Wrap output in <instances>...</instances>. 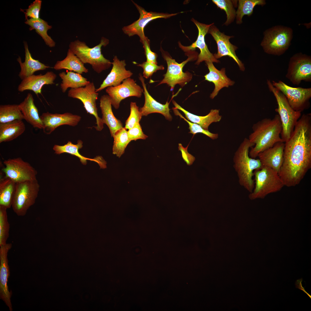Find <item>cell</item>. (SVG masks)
Returning a JSON list of instances; mask_svg holds the SVG:
<instances>
[{"label": "cell", "mask_w": 311, "mask_h": 311, "mask_svg": "<svg viewBox=\"0 0 311 311\" xmlns=\"http://www.w3.org/2000/svg\"><path fill=\"white\" fill-rule=\"evenodd\" d=\"M39 188L37 179L16 183L12 207L17 216H24L35 204Z\"/></svg>", "instance_id": "52a82bcc"}, {"label": "cell", "mask_w": 311, "mask_h": 311, "mask_svg": "<svg viewBox=\"0 0 311 311\" xmlns=\"http://www.w3.org/2000/svg\"><path fill=\"white\" fill-rule=\"evenodd\" d=\"M187 148H184L183 147H179V150H180L181 152L182 157L187 165L190 166L192 165L195 160V158L191 154H189L187 151Z\"/></svg>", "instance_id": "bcb514c9"}, {"label": "cell", "mask_w": 311, "mask_h": 311, "mask_svg": "<svg viewBox=\"0 0 311 311\" xmlns=\"http://www.w3.org/2000/svg\"><path fill=\"white\" fill-rule=\"evenodd\" d=\"M272 83L285 96L294 110L301 112L309 107L311 97V88L293 87L280 80L278 82L272 81Z\"/></svg>", "instance_id": "8fae6325"}, {"label": "cell", "mask_w": 311, "mask_h": 311, "mask_svg": "<svg viewBox=\"0 0 311 311\" xmlns=\"http://www.w3.org/2000/svg\"><path fill=\"white\" fill-rule=\"evenodd\" d=\"M19 105L24 119L34 128L43 129V125L38 109L34 104L32 95L28 93L24 100Z\"/></svg>", "instance_id": "4316f807"}, {"label": "cell", "mask_w": 311, "mask_h": 311, "mask_svg": "<svg viewBox=\"0 0 311 311\" xmlns=\"http://www.w3.org/2000/svg\"><path fill=\"white\" fill-rule=\"evenodd\" d=\"M311 168V114H304L285 142L283 161L278 175L284 186H295Z\"/></svg>", "instance_id": "6da1fadb"}, {"label": "cell", "mask_w": 311, "mask_h": 311, "mask_svg": "<svg viewBox=\"0 0 311 311\" xmlns=\"http://www.w3.org/2000/svg\"><path fill=\"white\" fill-rule=\"evenodd\" d=\"M139 79L141 81L144 90L145 103L143 106L139 109L142 116H146L153 113H158L164 115L166 119L169 121L172 119L170 113L169 103L167 101L165 104L157 102L149 94L146 88L145 79L141 73L139 74Z\"/></svg>", "instance_id": "44dd1931"}, {"label": "cell", "mask_w": 311, "mask_h": 311, "mask_svg": "<svg viewBox=\"0 0 311 311\" xmlns=\"http://www.w3.org/2000/svg\"><path fill=\"white\" fill-rule=\"evenodd\" d=\"M109 40L102 37L100 43L90 48L84 41L78 39L71 42L69 49L84 63L90 65L93 70L98 73L109 68L112 62L104 57L101 53V48L107 45Z\"/></svg>", "instance_id": "277c9868"}, {"label": "cell", "mask_w": 311, "mask_h": 311, "mask_svg": "<svg viewBox=\"0 0 311 311\" xmlns=\"http://www.w3.org/2000/svg\"><path fill=\"white\" fill-rule=\"evenodd\" d=\"M254 145L248 138H245L234 153L233 158V166L236 172L240 185L250 193L255 185L252 178L254 170L261 168L259 159L251 158L249 149Z\"/></svg>", "instance_id": "3957f363"}, {"label": "cell", "mask_w": 311, "mask_h": 311, "mask_svg": "<svg viewBox=\"0 0 311 311\" xmlns=\"http://www.w3.org/2000/svg\"><path fill=\"white\" fill-rule=\"evenodd\" d=\"M12 246L11 243H6L0 248V297L10 311L12 310L11 301L12 293L9 291L7 285L10 273L7 255Z\"/></svg>", "instance_id": "d6986e66"}, {"label": "cell", "mask_w": 311, "mask_h": 311, "mask_svg": "<svg viewBox=\"0 0 311 311\" xmlns=\"http://www.w3.org/2000/svg\"><path fill=\"white\" fill-rule=\"evenodd\" d=\"M24 45L25 53L24 62H22L21 58L20 56L17 59L21 68L18 76L22 80L33 75L35 72L52 68L32 58L26 42H24Z\"/></svg>", "instance_id": "83f0119b"}, {"label": "cell", "mask_w": 311, "mask_h": 311, "mask_svg": "<svg viewBox=\"0 0 311 311\" xmlns=\"http://www.w3.org/2000/svg\"><path fill=\"white\" fill-rule=\"evenodd\" d=\"M41 2L42 1L41 0H35L29 6L27 9L22 10L20 9V11L24 14L26 20L28 17L30 18H39V13Z\"/></svg>", "instance_id": "7bdbcfd3"}, {"label": "cell", "mask_w": 311, "mask_h": 311, "mask_svg": "<svg viewBox=\"0 0 311 311\" xmlns=\"http://www.w3.org/2000/svg\"><path fill=\"white\" fill-rule=\"evenodd\" d=\"M2 170L5 176L16 183L37 179V172L29 162L20 157L4 160Z\"/></svg>", "instance_id": "7c38bea8"}, {"label": "cell", "mask_w": 311, "mask_h": 311, "mask_svg": "<svg viewBox=\"0 0 311 311\" xmlns=\"http://www.w3.org/2000/svg\"><path fill=\"white\" fill-rule=\"evenodd\" d=\"M128 138L131 141H136L138 139H145L148 136L142 131L139 123L127 131Z\"/></svg>", "instance_id": "ee69618b"}, {"label": "cell", "mask_w": 311, "mask_h": 311, "mask_svg": "<svg viewBox=\"0 0 311 311\" xmlns=\"http://www.w3.org/2000/svg\"><path fill=\"white\" fill-rule=\"evenodd\" d=\"M286 77L294 85H299L302 81H311V58L300 53L290 59Z\"/></svg>", "instance_id": "4fadbf2b"}, {"label": "cell", "mask_w": 311, "mask_h": 311, "mask_svg": "<svg viewBox=\"0 0 311 311\" xmlns=\"http://www.w3.org/2000/svg\"><path fill=\"white\" fill-rule=\"evenodd\" d=\"M284 147L285 142H278L259 153L257 157L261 167L270 168L278 173L283 161Z\"/></svg>", "instance_id": "7402d4cb"}, {"label": "cell", "mask_w": 311, "mask_h": 311, "mask_svg": "<svg viewBox=\"0 0 311 311\" xmlns=\"http://www.w3.org/2000/svg\"><path fill=\"white\" fill-rule=\"evenodd\" d=\"M57 75L52 71H48L42 75H33L22 80L18 86V90L20 92L29 90L33 91L37 95L41 93L43 86L54 84Z\"/></svg>", "instance_id": "603a6c76"}, {"label": "cell", "mask_w": 311, "mask_h": 311, "mask_svg": "<svg viewBox=\"0 0 311 311\" xmlns=\"http://www.w3.org/2000/svg\"><path fill=\"white\" fill-rule=\"evenodd\" d=\"M100 100V106L102 114L101 118L102 122L108 127L111 136L113 137L117 131L123 127L122 123L115 117L113 113L111 100L109 96L104 95L101 96Z\"/></svg>", "instance_id": "484cf974"}, {"label": "cell", "mask_w": 311, "mask_h": 311, "mask_svg": "<svg viewBox=\"0 0 311 311\" xmlns=\"http://www.w3.org/2000/svg\"><path fill=\"white\" fill-rule=\"evenodd\" d=\"M267 84L270 91L274 94L278 105L275 111L278 113L282 126L281 137L284 142L290 138L295 126L301 115V112L294 110L285 96L274 86L270 80Z\"/></svg>", "instance_id": "5b68a950"}, {"label": "cell", "mask_w": 311, "mask_h": 311, "mask_svg": "<svg viewBox=\"0 0 311 311\" xmlns=\"http://www.w3.org/2000/svg\"><path fill=\"white\" fill-rule=\"evenodd\" d=\"M7 209L5 207L0 205V246L7 243L9 236L10 226Z\"/></svg>", "instance_id": "f35d334b"}, {"label": "cell", "mask_w": 311, "mask_h": 311, "mask_svg": "<svg viewBox=\"0 0 311 311\" xmlns=\"http://www.w3.org/2000/svg\"><path fill=\"white\" fill-rule=\"evenodd\" d=\"M24 119L19 104L0 105V124Z\"/></svg>", "instance_id": "e575fe53"}, {"label": "cell", "mask_w": 311, "mask_h": 311, "mask_svg": "<svg viewBox=\"0 0 311 311\" xmlns=\"http://www.w3.org/2000/svg\"><path fill=\"white\" fill-rule=\"evenodd\" d=\"M132 2L140 14L139 18L131 24L124 26L122 28V30L125 34L129 37L135 35H138L140 38L141 42L146 37L144 33V29L149 22L158 18H167L178 14H169L152 12H148L133 1Z\"/></svg>", "instance_id": "9a60e30c"}, {"label": "cell", "mask_w": 311, "mask_h": 311, "mask_svg": "<svg viewBox=\"0 0 311 311\" xmlns=\"http://www.w3.org/2000/svg\"><path fill=\"white\" fill-rule=\"evenodd\" d=\"M25 130V125L22 120L0 124V143L13 140L21 135Z\"/></svg>", "instance_id": "f546056e"}, {"label": "cell", "mask_w": 311, "mask_h": 311, "mask_svg": "<svg viewBox=\"0 0 311 311\" xmlns=\"http://www.w3.org/2000/svg\"><path fill=\"white\" fill-rule=\"evenodd\" d=\"M137 64V66L141 67L143 70V77L146 79L151 77L153 74L159 70H163L164 67L162 65H158L153 62H144L141 64Z\"/></svg>", "instance_id": "b9f144b4"}, {"label": "cell", "mask_w": 311, "mask_h": 311, "mask_svg": "<svg viewBox=\"0 0 311 311\" xmlns=\"http://www.w3.org/2000/svg\"><path fill=\"white\" fill-rule=\"evenodd\" d=\"M144 49L145 53L147 58V61L151 62L157 64V54L152 51L150 47V41L148 38L145 37L141 42Z\"/></svg>", "instance_id": "f6af8a7d"}, {"label": "cell", "mask_w": 311, "mask_h": 311, "mask_svg": "<svg viewBox=\"0 0 311 311\" xmlns=\"http://www.w3.org/2000/svg\"><path fill=\"white\" fill-rule=\"evenodd\" d=\"M113 137V153L120 158L124 153L125 148L131 141L128 138L127 131L125 127L117 131Z\"/></svg>", "instance_id": "d590c367"}, {"label": "cell", "mask_w": 311, "mask_h": 311, "mask_svg": "<svg viewBox=\"0 0 311 311\" xmlns=\"http://www.w3.org/2000/svg\"><path fill=\"white\" fill-rule=\"evenodd\" d=\"M160 50L163 57L166 61L167 69L166 73L163 75V79L158 85L166 84L170 87L171 91L173 90L175 86L177 84L183 87L191 80L192 75L187 71L183 72V67L189 61L196 59L198 57L197 54L195 53L189 55L187 59L179 63L162 49H161Z\"/></svg>", "instance_id": "9c48e42d"}, {"label": "cell", "mask_w": 311, "mask_h": 311, "mask_svg": "<svg viewBox=\"0 0 311 311\" xmlns=\"http://www.w3.org/2000/svg\"><path fill=\"white\" fill-rule=\"evenodd\" d=\"M113 60L111 71L99 87L96 89L97 92L109 87L119 85L124 80L130 77L133 75L130 71L126 69V64L125 60H120L115 56L114 57Z\"/></svg>", "instance_id": "ffe728a7"}, {"label": "cell", "mask_w": 311, "mask_h": 311, "mask_svg": "<svg viewBox=\"0 0 311 311\" xmlns=\"http://www.w3.org/2000/svg\"><path fill=\"white\" fill-rule=\"evenodd\" d=\"M212 1L218 7L225 12L227 20L224 24L228 25L233 22L236 16L234 5L237 3H234V1L229 0H213Z\"/></svg>", "instance_id": "74e56055"}, {"label": "cell", "mask_w": 311, "mask_h": 311, "mask_svg": "<svg viewBox=\"0 0 311 311\" xmlns=\"http://www.w3.org/2000/svg\"><path fill=\"white\" fill-rule=\"evenodd\" d=\"M291 29L276 26L266 31L261 45L266 53L275 55L283 54L288 49L292 37Z\"/></svg>", "instance_id": "ba28073f"}, {"label": "cell", "mask_w": 311, "mask_h": 311, "mask_svg": "<svg viewBox=\"0 0 311 311\" xmlns=\"http://www.w3.org/2000/svg\"><path fill=\"white\" fill-rule=\"evenodd\" d=\"M98 95L92 82H90L84 87L71 88L68 93V97L79 100L83 103L87 113L95 117L97 126L94 127L97 130L101 131L103 128L104 124L97 112L96 101Z\"/></svg>", "instance_id": "30bf717a"}, {"label": "cell", "mask_w": 311, "mask_h": 311, "mask_svg": "<svg viewBox=\"0 0 311 311\" xmlns=\"http://www.w3.org/2000/svg\"><path fill=\"white\" fill-rule=\"evenodd\" d=\"M130 114L125 122V128L128 130L139 123L142 115L136 103L131 102Z\"/></svg>", "instance_id": "60d3db41"}, {"label": "cell", "mask_w": 311, "mask_h": 311, "mask_svg": "<svg viewBox=\"0 0 311 311\" xmlns=\"http://www.w3.org/2000/svg\"><path fill=\"white\" fill-rule=\"evenodd\" d=\"M191 20L194 23L198 28V33L196 41L191 45L185 46L179 43L180 48L185 52H188L194 50L196 48L200 50V53L198 56V59L196 64L199 65L203 61L212 62L218 63L219 61L216 59L214 55L209 51L205 42V36L208 33L210 27L214 23L207 24L200 23L194 19Z\"/></svg>", "instance_id": "2e32d148"}, {"label": "cell", "mask_w": 311, "mask_h": 311, "mask_svg": "<svg viewBox=\"0 0 311 311\" xmlns=\"http://www.w3.org/2000/svg\"><path fill=\"white\" fill-rule=\"evenodd\" d=\"M208 33L211 35L217 45V52L213 54L215 58L217 59L225 56L231 57L237 64L240 69L244 71L245 69L244 66L235 53L238 48L232 44L229 41L230 39L233 36L225 35L213 24L210 27Z\"/></svg>", "instance_id": "e0dca14e"}, {"label": "cell", "mask_w": 311, "mask_h": 311, "mask_svg": "<svg viewBox=\"0 0 311 311\" xmlns=\"http://www.w3.org/2000/svg\"><path fill=\"white\" fill-rule=\"evenodd\" d=\"M43 125L44 132L50 134L60 126L67 125L75 126L81 119L79 115L68 113L63 114L52 113L48 112L43 113L40 116Z\"/></svg>", "instance_id": "ac0fdd59"}, {"label": "cell", "mask_w": 311, "mask_h": 311, "mask_svg": "<svg viewBox=\"0 0 311 311\" xmlns=\"http://www.w3.org/2000/svg\"><path fill=\"white\" fill-rule=\"evenodd\" d=\"M252 128L253 132L248 138L254 144L249 151L251 158H255L259 153L276 143L284 142L280 136L282 126L278 114L272 119L265 118L253 124Z\"/></svg>", "instance_id": "7a4b0ae2"}, {"label": "cell", "mask_w": 311, "mask_h": 311, "mask_svg": "<svg viewBox=\"0 0 311 311\" xmlns=\"http://www.w3.org/2000/svg\"><path fill=\"white\" fill-rule=\"evenodd\" d=\"M209 70L208 73L204 76L205 79L213 82L215 85V88L210 95V97L213 99L218 94L219 91L223 88L228 87L234 85V82L228 78L225 73V69L223 68L220 70L217 69L213 62H205Z\"/></svg>", "instance_id": "cb8c5ba5"}, {"label": "cell", "mask_w": 311, "mask_h": 311, "mask_svg": "<svg viewBox=\"0 0 311 311\" xmlns=\"http://www.w3.org/2000/svg\"><path fill=\"white\" fill-rule=\"evenodd\" d=\"M16 183L5 177L0 181V205L7 209L12 207Z\"/></svg>", "instance_id": "836d02e7"}, {"label": "cell", "mask_w": 311, "mask_h": 311, "mask_svg": "<svg viewBox=\"0 0 311 311\" xmlns=\"http://www.w3.org/2000/svg\"><path fill=\"white\" fill-rule=\"evenodd\" d=\"M255 185L249 195L251 200L264 198L268 194L280 190L284 186L278 173L271 168L262 167L254 172Z\"/></svg>", "instance_id": "8992f818"}, {"label": "cell", "mask_w": 311, "mask_h": 311, "mask_svg": "<svg viewBox=\"0 0 311 311\" xmlns=\"http://www.w3.org/2000/svg\"><path fill=\"white\" fill-rule=\"evenodd\" d=\"M106 92L111 99V105L117 109L122 100L130 96L140 98L144 90L136 83V81L129 77L119 85L107 88Z\"/></svg>", "instance_id": "5bb4252c"}, {"label": "cell", "mask_w": 311, "mask_h": 311, "mask_svg": "<svg viewBox=\"0 0 311 311\" xmlns=\"http://www.w3.org/2000/svg\"><path fill=\"white\" fill-rule=\"evenodd\" d=\"M172 102L175 107L174 108L182 111L187 120L199 125L205 130H208V127L212 123L219 122L221 120L222 116L220 114L219 109H212L206 115L200 116L189 112L174 100H172Z\"/></svg>", "instance_id": "f1b7e54d"}, {"label": "cell", "mask_w": 311, "mask_h": 311, "mask_svg": "<svg viewBox=\"0 0 311 311\" xmlns=\"http://www.w3.org/2000/svg\"><path fill=\"white\" fill-rule=\"evenodd\" d=\"M83 142L81 140H78L76 144H74L71 141H69L66 144L64 145H55L53 149L55 153L57 155L67 153L76 156L79 159L80 162L83 165H86L87 160H90L97 163L101 168H106V162L101 157L97 156L92 159L86 157L79 153V150L83 147Z\"/></svg>", "instance_id": "d4e9b609"}, {"label": "cell", "mask_w": 311, "mask_h": 311, "mask_svg": "<svg viewBox=\"0 0 311 311\" xmlns=\"http://www.w3.org/2000/svg\"><path fill=\"white\" fill-rule=\"evenodd\" d=\"M84 64L80 59L69 49L65 58L62 60L57 61L53 68L56 70L67 69L81 74L83 73H87L88 71V69L84 66Z\"/></svg>", "instance_id": "4dcf8cb0"}, {"label": "cell", "mask_w": 311, "mask_h": 311, "mask_svg": "<svg viewBox=\"0 0 311 311\" xmlns=\"http://www.w3.org/2000/svg\"><path fill=\"white\" fill-rule=\"evenodd\" d=\"M59 77L62 79L60 87L63 93H65L68 88H77L85 86L90 82L81 74L71 71L60 73Z\"/></svg>", "instance_id": "1f68e13d"}, {"label": "cell", "mask_w": 311, "mask_h": 311, "mask_svg": "<svg viewBox=\"0 0 311 311\" xmlns=\"http://www.w3.org/2000/svg\"><path fill=\"white\" fill-rule=\"evenodd\" d=\"M266 4L263 0H239L238 9L236 11V23L240 24L244 15L250 16L253 14V10L257 5H263Z\"/></svg>", "instance_id": "8d00e7d4"}, {"label": "cell", "mask_w": 311, "mask_h": 311, "mask_svg": "<svg viewBox=\"0 0 311 311\" xmlns=\"http://www.w3.org/2000/svg\"><path fill=\"white\" fill-rule=\"evenodd\" d=\"M26 20L24 23L30 26V30H35L36 32L42 37L46 45L50 47L55 46V42L47 33L48 30L52 28V26L49 25L47 22L39 18H27Z\"/></svg>", "instance_id": "d6a6232c"}, {"label": "cell", "mask_w": 311, "mask_h": 311, "mask_svg": "<svg viewBox=\"0 0 311 311\" xmlns=\"http://www.w3.org/2000/svg\"><path fill=\"white\" fill-rule=\"evenodd\" d=\"M173 110L176 115H179L181 118H183L188 123L189 125V128L190 130L189 133L194 134L198 133H202L208 136L212 140H215L218 138L219 137L218 134L211 133L208 130L204 129L199 125L191 122L185 119L179 113L177 109L173 108Z\"/></svg>", "instance_id": "ab89813d"}]
</instances>
